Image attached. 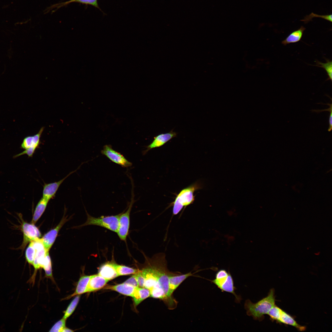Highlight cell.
I'll return each instance as SVG.
<instances>
[{"instance_id": "cell-1", "label": "cell", "mask_w": 332, "mask_h": 332, "mask_svg": "<svg viewBox=\"0 0 332 332\" xmlns=\"http://www.w3.org/2000/svg\"><path fill=\"white\" fill-rule=\"evenodd\" d=\"M147 259L146 265L140 270L144 278V287L150 290V297L163 301L170 309L175 308L177 302L169 297L168 292L169 277L176 273L168 270L164 254Z\"/></svg>"}, {"instance_id": "cell-10", "label": "cell", "mask_w": 332, "mask_h": 332, "mask_svg": "<svg viewBox=\"0 0 332 332\" xmlns=\"http://www.w3.org/2000/svg\"><path fill=\"white\" fill-rule=\"evenodd\" d=\"M67 220L66 218L63 217L55 227L45 234L41 239L46 251H49L55 240L59 230Z\"/></svg>"}, {"instance_id": "cell-14", "label": "cell", "mask_w": 332, "mask_h": 332, "mask_svg": "<svg viewBox=\"0 0 332 332\" xmlns=\"http://www.w3.org/2000/svg\"><path fill=\"white\" fill-rule=\"evenodd\" d=\"M177 134L176 132L172 130L168 132L160 134L154 137L152 142L147 147V149L145 151L144 153L152 149L163 145L170 140L176 137Z\"/></svg>"}, {"instance_id": "cell-12", "label": "cell", "mask_w": 332, "mask_h": 332, "mask_svg": "<svg viewBox=\"0 0 332 332\" xmlns=\"http://www.w3.org/2000/svg\"><path fill=\"white\" fill-rule=\"evenodd\" d=\"M193 274L191 272L184 274L176 273L170 275L168 280V295L169 297L172 299H175L172 296L174 291L185 280Z\"/></svg>"}, {"instance_id": "cell-13", "label": "cell", "mask_w": 332, "mask_h": 332, "mask_svg": "<svg viewBox=\"0 0 332 332\" xmlns=\"http://www.w3.org/2000/svg\"><path fill=\"white\" fill-rule=\"evenodd\" d=\"M75 170L71 172L65 177L59 181L54 182L45 184L42 191V197L49 200L53 199L56 194L58 188L64 180L69 176L76 172Z\"/></svg>"}, {"instance_id": "cell-35", "label": "cell", "mask_w": 332, "mask_h": 332, "mask_svg": "<svg viewBox=\"0 0 332 332\" xmlns=\"http://www.w3.org/2000/svg\"><path fill=\"white\" fill-rule=\"evenodd\" d=\"M73 331L72 330L69 329L68 328L65 327L62 330V332H73Z\"/></svg>"}, {"instance_id": "cell-4", "label": "cell", "mask_w": 332, "mask_h": 332, "mask_svg": "<svg viewBox=\"0 0 332 332\" xmlns=\"http://www.w3.org/2000/svg\"><path fill=\"white\" fill-rule=\"evenodd\" d=\"M197 184L192 185L182 190L177 196L173 202V213L178 214L184 207L192 204L195 200L194 192L199 189Z\"/></svg>"}, {"instance_id": "cell-32", "label": "cell", "mask_w": 332, "mask_h": 332, "mask_svg": "<svg viewBox=\"0 0 332 332\" xmlns=\"http://www.w3.org/2000/svg\"><path fill=\"white\" fill-rule=\"evenodd\" d=\"M136 279L138 287H144V279L140 270H138V272L134 274Z\"/></svg>"}, {"instance_id": "cell-26", "label": "cell", "mask_w": 332, "mask_h": 332, "mask_svg": "<svg viewBox=\"0 0 332 332\" xmlns=\"http://www.w3.org/2000/svg\"><path fill=\"white\" fill-rule=\"evenodd\" d=\"M80 298V295H77L71 301L65 312L63 318L66 319L72 314L78 304Z\"/></svg>"}, {"instance_id": "cell-28", "label": "cell", "mask_w": 332, "mask_h": 332, "mask_svg": "<svg viewBox=\"0 0 332 332\" xmlns=\"http://www.w3.org/2000/svg\"><path fill=\"white\" fill-rule=\"evenodd\" d=\"M42 268L44 269L47 277H52V264L49 252L47 253Z\"/></svg>"}, {"instance_id": "cell-3", "label": "cell", "mask_w": 332, "mask_h": 332, "mask_svg": "<svg viewBox=\"0 0 332 332\" xmlns=\"http://www.w3.org/2000/svg\"><path fill=\"white\" fill-rule=\"evenodd\" d=\"M211 281L222 291L233 294L235 297L236 302H240L241 300V297L236 294L235 292L236 288L229 271L227 272L224 269L219 270L216 274L215 278Z\"/></svg>"}, {"instance_id": "cell-31", "label": "cell", "mask_w": 332, "mask_h": 332, "mask_svg": "<svg viewBox=\"0 0 332 332\" xmlns=\"http://www.w3.org/2000/svg\"><path fill=\"white\" fill-rule=\"evenodd\" d=\"M66 319L63 318L57 322L50 329L49 332H62L65 327Z\"/></svg>"}, {"instance_id": "cell-22", "label": "cell", "mask_w": 332, "mask_h": 332, "mask_svg": "<svg viewBox=\"0 0 332 332\" xmlns=\"http://www.w3.org/2000/svg\"><path fill=\"white\" fill-rule=\"evenodd\" d=\"M90 276L84 275L81 277L77 283L74 292L70 295L71 297L76 295H80L87 292L88 284Z\"/></svg>"}, {"instance_id": "cell-33", "label": "cell", "mask_w": 332, "mask_h": 332, "mask_svg": "<svg viewBox=\"0 0 332 332\" xmlns=\"http://www.w3.org/2000/svg\"><path fill=\"white\" fill-rule=\"evenodd\" d=\"M124 283L131 285L135 287H139L136 279L134 274Z\"/></svg>"}, {"instance_id": "cell-34", "label": "cell", "mask_w": 332, "mask_h": 332, "mask_svg": "<svg viewBox=\"0 0 332 332\" xmlns=\"http://www.w3.org/2000/svg\"><path fill=\"white\" fill-rule=\"evenodd\" d=\"M325 104L328 105L329 106V108H328L327 109H323V110H312V111H313V112H316V113H319L320 112H323V111H329V112H332V103H331L330 104L329 103H327L326 104Z\"/></svg>"}, {"instance_id": "cell-29", "label": "cell", "mask_w": 332, "mask_h": 332, "mask_svg": "<svg viewBox=\"0 0 332 332\" xmlns=\"http://www.w3.org/2000/svg\"><path fill=\"white\" fill-rule=\"evenodd\" d=\"M317 65H315V66L322 67L324 68L327 72L328 76L329 77L328 79H330L331 81H332V61L327 60V62L326 63H323L320 62L319 61H317Z\"/></svg>"}, {"instance_id": "cell-19", "label": "cell", "mask_w": 332, "mask_h": 332, "mask_svg": "<svg viewBox=\"0 0 332 332\" xmlns=\"http://www.w3.org/2000/svg\"><path fill=\"white\" fill-rule=\"evenodd\" d=\"M150 296V290L144 287H136L133 294L135 305H138L144 300Z\"/></svg>"}, {"instance_id": "cell-15", "label": "cell", "mask_w": 332, "mask_h": 332, "mask_svg": "<svg viewBox=\"0 0 332 332\" xmlns=\"http://www.w3.org/2000/svg\"><path fill=\"white\" fill-rule=\"evenodd\" d=\"M109 281L98 274L90 276L87 292L94 291L104 287Z\"/></svg>"}, {"instance_id": "cell-21", "label": "cell", "mask_w": 332, "mask_h": 332, "mask_svg": "<svg viewBox=\"0 0 332 332\" xmlns=\"http://www.w3.org/2000/svg\"><path fill=\"white\" fill-rule=\"evenodd\" d=\"M305 29L306 28L303 26H301L299 29L291 33L285 39L282 41V44L286 45L287 44L299 42L301 39Z\"/></svg>"}, {"instance_id": "cell-7", "label": "cell", "mask_w": 332, "mask_h": 332, "mask_svg": "<svg viewBox=\"0 0 332 332\" xmlns=\"http://www.w3.org/2000/svg\"><path fill=\"white\" fill-rule=\"evenodd\" d=\"M133 198L132 196L128 209L124 212L121 213L119 218V227L117 233L119 238L124 241H126L128 233L130 214L134 202Z\"/></svg>"}, {"instance_id": "cell-11", "label": "cell", "mask_w": 332, "mask_h": 332, "mask_svg": "<svg viewBox=\"0 0 332 332\" xmlns=\"http://www.w3.org/2000/svg\"><path fill=\"white\" fill-rule=\"evenodd\" d=\"M36 249V253L33 265L35 270L42 268L48 252L45 250L41 239L32 241Z\"/></svg>"}, {"instance_id": "cell-24", "label": "cell", "mask_w": 332, "mask_h": 332, "mask_svg": "<svg viewBox=\"0 0 332 332\" xmlns=\"http://www.w3.org/2000/svg\"><path fill=\"white\" fill-rule=\"evenodd\" d=\"M113 266L118 276L134 274L137 273L138 270L125 266L118 264L114 262Z\"/></svg>"}, {"instance_id": "cell-20", "label": "cell", "mask_w": 332, "mask_h": 332, "mask_svg": "<svg viewBox=\"0 0 332 332\" xmlns=\"http://www.w3.org/2000/svg\"><path fill=\"white\" fill-rule=\"evenodd\" d=\"M49 200L42 197L35 208L31 223L35 224L45 211Z\"/></svg>"}, {"instance_id": "cell-23", "label": "cell", "mask_w": 332, "mask_h": 332, "mask_svg": "<svg viewBox=\"0 0 332 332\" xmlns=\"http://www.w3.org/2000/svg\"><path fill=\"white\" fill-rule=\"evenodd\" d=\"M73 2L80 3L83 4L92 5L99 9L97 3V0H70L65 2L53 5L50 6L49 9V8L50 10L54 8L58 9Z\"/></svg>"}, {"instance_id": "cell-18", "label": "cell", "mask_w": 332, "mask_h": 332, "mask_svg": "<svg viewBox=\"0 0 332 332\" xmlns=\"http://www.w3.org/2000/svg\"><path fill=\"white\" fill-rule=\"evenodd\" d=\"M278 322L293 326L299 331H304L306 329L305 326L299 324L292 316L283 310Z\"/></svg>"}, {"instance_id": "cell-6", "label": "cell", "mask_w": 332, "mask_h": 332, "mask_svg": "<svg viewBox=\"0 0 332 332\" xmlns=\"http://www.w3.org/2000/svg\"><path fill=\"white\" fill-rule=\"evenodd\" d=\"M44 128V127H42L36 134L33 136H26L23 139L20 148L25 149V150L17 154L18 156L26 154L29 157H32L36 150L39 148L41 143L40 137Z\"/></svg>"}, {"instance_id": "cell-8", "label": "cell", "mask_w": 332, "mask_h": 332, "mask_svg": "<svg viewBox=\"0 0 332 332\" xmlns=\"http://www.w3.org/2000/svg\"><path fill=\"white\" fill-rule=\"evenodd\" d=\"M22 229L23 236V241L21 246L22 249L24 248L29 242L41 237V233L34 224L22 221Z\"/></svg>"}, {"instance_id": "cell-5", "label": "cell", "mask_w": 332, "mask_h": 332, "mask_svg": "<svg viewBox=\"0 0 332 332\" xmlns=\"http://www.w3.org/2000/svg\"><path fill=\"white\" fill-rule=\"evenodd\" d=\"M120 214L96 218L92 216L87 214V220L81 226L88 225L97 226L117 233L119 227V218Z\"/></svg>"}, {"instance_id": "cell-9", "label": "cell", "mask_w": 332, "mask_h": 332, "mask_svg": "<svg viewBox=\"0 0 332 332\" xmlns=\"http://www.w3.org/2000/svg\"><path fill=\"white\" fill-rule=\"evenodd\" d=\"M101 153L113 162L123 167H128L132 165L122 154L113 149L110 145H105Z\"/></svg>"}, {"instance_id": "cell-30", "label": "cell", "mask_w": 332, "mask_h": 332, "mask_svg": "<svg viewBox=\"0 0 332 332\" xmlns=\"http://www.w3.org/2000/svg\"><path fill=\"white\" fill-rule=\"evenodd\" d=\"M315 17L321 18L330 22H332V14L322 15L317 14L313 13H311L309 15H306L304 19L301 21L304 22L305 23H306L311 21L312 19Z\"/></svg>"}, {"instance_id": "cell-17", "label": "cell", "mask_w": 332, "mask_h": 332, "mask_svg": "<svg viewBox=\"0 0 332 332\" xmlns=\"http://www.w3.org/2000/svg\"><path fill=\"white\" fill-rule=\"evenodd\" d=\"M136 288L123 283L114 285L107 286L104 289L115 291L122 294L132 297Z\"/></svg>"}, {"instance_id": "cell-25", "label": "cell", "mask_w": 332, "mask_h": 332, "mask_svg": "<svg viewBox=\"0 0 332 332\" xmlns=\"http://www.w3.org/2000/svg\"><path fill=\"white\" fill-rule=\"evenodd\" d=\"M36 253V249L32 241L30 242L25 252V256L27 262L33 265Z\"/></svg>"}, {"instance_id": "cell-2", "label": "cell", "mask_w": 332, "mask_h": 332, "mask_svg": "<svg viewBox=\"0 0 332 332\" xmlns=\"http://www.w3.org/2000/svg\"><path fill=\"white\" fill-rule=\"evenodd\" d=\"M275 304V290H270L268 295L258 302L254 303L250 300H247L244 304V308L247 314L252 316L254 319L259 321L264 318V315L267 314Z\"/></svg>"}, {"instance_id": "cell-27", "label": "cell", "mask_w": 332, "mask_h": 332, "mask_svg": "<svg viewBox=\"0 0 332 332\" xmlns=\"http://www.w3.org/2000/svg\"><path fill=\"white\" fill-rule=\"evenodd\" d=\"M283 310L275 305L271 308L267 314L270 317L271 320L273 321H276L278 322Z\"/></svg>"}, {"instance_id": "cell-16", "label": "cell", "mask_w": 332, "mask_h": 332, "mask_svg": "<svg viewBox=\"0 0 332 332\" xmlns=\"http://www.w3.org/2000/svg\"><path fill=\"white\" fill-rule=\"evenodd\" d=\"M98 274L109 281L118 276L113 262H108L103 264L100 268Z\"/></svg>"}]
</instances>
